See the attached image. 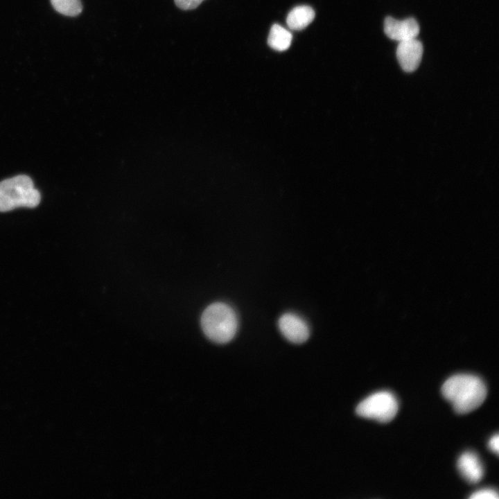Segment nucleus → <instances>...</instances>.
<instances>
[{"label":"nucleus","mask_w":499,"mask_h":499,"mask_svg":"<svg viewBox=\"0 0 499 499\" xmlns=\"http://www.w3.org/2000/svg\"><path fill=\"white\" fill-rule=\"evenodd\" d=\"M444 397L459 414H466L482 404L487 396L484 381L475 375L461 374L448 378L441 387Z\"/></svg>","instance_id":"obj_1"},{"label":"nucleus","mask_w":499,"mask_h":499,"mask_svg":"<svg viewBox=\"0 0 499 499\" xmlns=\"http://www.w3.org/2000/svg\"><path fill=\"white\" fill-rule=\"evenodd\" d=\"M201 326L206 336L214 342L224 344L231 340L238 326L234 310L222 302L213 303L204 310Z\"/></svg>","instance_id":"obj_2"},{"label":"nucleus","mask_w":499,"mask_h":499,"mask_svg":"<svg viewBox=\"0 0 499 499\" xmlns=\"http://www.w3.org/2000/svg\"><path fill=\"white\" fill-rule=\"evenodd\" d=\"M40 192L32 180L20 175L0 182V211H11L20 207L34 208L40 202Z\"/></svg>","instance_id":"obj_3"},{"label":"nucleus","mask_w":499,"mask_h":499,"mask_svg":"<svg viewBox=\"0 0 499 499\" xmlns=\"http://www.w3.org/2000/svg\"><path fill=\"white\" fill-rule=\"evenodd\" d=\"M398 410L396 396L389 391H380L362 400L356 407V413L362 417L386 423L395 417Z\"/></svg>","instance_id":"obj_4"},{"label":"nucleus","mask_w":499,"mask_h":499,"mask_svg":"<svg viewBox=\"0 0 499 499\" xmlns=\"http://www.w3.org/2000/svg\"><path fill=\"white\" fill-rule=\"evenodd\" d=\"M278 326L282 335L292 343H303L310 335V329L307 322L293 313L282 315L279 319Z\"/></svg>","instance_id":"obj_5"},{"label":"nucleus","mask_w":499,"mask_h":499,"mask_svg":"<svg viewBox=\"0 0 499 499\" xmlns=\"http://www.w3.org/2000/svg\"><path fill=\"white\" fill-rule=\"evenodd\" d=\"M422 55L423 45L417 38L399 42L396 49V58L403 71H415L419 66Z\"/></svg>","instance_id":"obj_6"},{"label":"nucleus","mask_w":499,"mask_h":499,"mask_svg":"<svg viewBox=\"0 0 499 499\" xmlns=\"http://www.w3.org/2000/svg\"><path fill=\"white\" fill-rule=\"evenodd\" d=\"M384 32L392 40L402 42L417 38L419 26L414 18L398 20L387 17L384 21Z\"/></svg>","instance_id":"obj_7"},{"label":"nucleus","mask_w":499,"mask_h":499,"mask_svg":"<svg viewBox=\"0 0 499 499\" xmlns=\"http://www.w3.org/2000/svg\"><path fill=\"white\" fill-rule=\"evenodd\" d=\"M461 475L470 483L480 482L484 475V467L478 455L472 451L462 453L457 463Z\"/></svg>","instance_id":"obj_8"},{"label":"nucleus","mask_w":499,"mask_h":499,"mask_svg":"<svg viewBox=\"0 0 499 499\" xmlns=\"http://www.w3.org/2000/svg\"><path fill=\"white\" fill-rule=\"evenodd\" d=\"M314 10L308 6H298L288 13L286 23L290 29L300 30L307 27L315 18Z\"/></svg>","instance_id":"obj_9"},{"label":"nucleus","mask_w":499,"mask_h":499,"mask_svg":"<svg viewBox=\"0 0 499 499\" xmlns=\"http://www.w3.org/2000/svg\"><path fill=\"white\" fill-rule=\"evenodd\" d=\"M292 40V35L288 30L275 24L270 28L268 43L272 49L283 51L290 47Z\"/></svg>","instance_id":"obj_10"},{"label":"nucleus","mask_w":499,"mask_h":499,"mask_svg":"<svg viewBox=\"0 0 499 499\" xmlns=\"http://www.w3.org/2000/svg\"><path fill=\"white\" fill-rule=\"evenodd\" d=\"M51 2L58 12L67 16L78 15L82 10L80 0H51Z\"/></svg>","instance_id":"obj_11"},{"label":"nucleus","mask_w":499,"mask_h":499,"mask_svg":"<svg viewBox=\"0 0 499 499\" xmlns=\"http://www.w3.org/2000/svg\"><path fill=\"white\" fill-rule=\"evenodd\" d=\"M471 499H498V492L493 489H483L473 493Z\"/></svg>","instance_id":"obj_12"},{"label":"nucleus","mask_w":499,"mask_h":499,"mask_svg":"<svg viewBox=\"0 0 499 499\" xmlns=\"http://www.w3.org/2000/svg\"><path fill=\"white\" fill-rule=\"evenodd\" d=\"M204 0H174L180 9L186 10L196 8Z\"/></svg>","instance_id":"obj_13"},{"label":"nucleus","mask_w":499,"mask_h":499,"mask_svg":"<svg viewBox=\"0 0 499 499\" xmlns=\"http://www.w3.org/2000/svg\"><path fill=\"white\" fill-rule=\"evenodd\" d=\"M488 446L489 449L498 455L499 450V436L498 434L494 435L489 439Z\"/></svg>","instance_id":"obj_14"}]
</instances>
